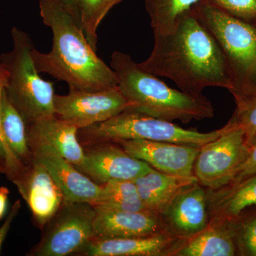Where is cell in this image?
<instances>
[{
    "mask_svg": "<svg viewBox=\"0 0 256 256\" xmlns=\"http://www.w3.org/2000/svg\"><path fill=\"white\" fill-rule=\"evenodd\" d=\"M237 255L230 222L210 220L203 230L184 239L172 256H234Z\"/></svg>",
    "mask_w": 256,
    "mask_h": 256,
    "instance_id": "20",
    "label": "cell"
},
{
    "mask_svg": "<svg viewBox=\"0 0 256 256\" xmlns=\"http://www.w3.org/2000/svg\"><path fill=\"white\" fill-rule=\"evenodd\" d=\"M163 232L160 216L150 212L96 210L94 238H136Z\"/></svg>",
    "mask_w": 256,
    "mask_h": 256,
    "instance_id": "16",
    "label": "cell"
},
{
    "mask_svg": "<svg viewBox=\"0 0 256 256\" xmlns=\"http://www.w3.org/2000/svg\"><path fill=\"white\" fill-rule=\"evenodd\" d=\"M222 136L201 146L194 165V175L208 190L228 184L248 153L244 130L230 120Z\"/></svg>",
    "mask_w": 256,
    "mask_h": 256,
    "instance_id": "8",
    "label": "cell"
},
{
    "mask_svg": "<svg viewBox=\"0 0 256 256\" xmlns=\"http://www.w3.org/2000/svg\"><path fill=\"white\" fill-rule=\"evenodd\" d=\"M1 124L6 142L15 156L23 164L31 161L32 154L28 144L26 124L8 100L5 90L1 102Z\"/></svg>",
    "mask_w": 256,
    "mask_h": 256,
    "instance_id": "22",
    "label": "cell"
},
{
    "mask_svg": "<svg viewBox=\"0 0 256 256\" xmlns=\"http://www.w3.org/2000/svg\"><path fill=\"white\" fill-rule=\"evenodd\" d=\"M165 232L176 238H190L210 222L208 198L204 186L196 183L180 194L160 216Z\"/></svg>",
    "mask_w": 256,
    "mask_h": 256,
    "instance_id": "14",
    "label": "cell"
},
{
    "mask_svg": "<svg viewBox=\"0 0 256 256\" xmlns=\"http://www.w3.org/2000/svg\"><path fill=\"white\" fill-rule=\"evenodd\" d=\"M150 55L140 66L156 76L169 78L180 90L203 95L208 87L230 90V74L223 52L193 10L178 18L172 32L154 34Z\"/></svg>",
    "mask_w": 256,
    "mask_h": 256,
    "instance_id": "1",
    "label": "cell"
},
{
    "mask_svg": "<svg viewBox=\"0 0 256 256\" xmlns=\"http://www.w3.org/2000/svg\"><path fill=\"white\" fill-rule=\"evenodd\" d=\"M11 36L12 48L0 56L8 73L5 94L28 126L55 114L54 85L40 77L32 58L34 46L28 34L14 26Z\"/></svg>",
    "mask_w": 256,
    "mask_h": 256,
    "instance_id": "5",
    "label": "cell"
},
{
    "mask_svg": "<svg viewBox=\"0 0 256 256\" xmlns=\"http://www.w3.org/2000/svg\"><path fill=\"white\" fill-rule=\"evenodd\" d=\"M32 158L43 165L58 185L64 196V203L88 202L97 200L100 185L82 174L54 148L38 138L28 136Z\"/></svg>",
    "mask_w": 256,
    "mask_h": 256,
    "instance_id": "12",
    "label": "cell"
},
{
    "mask_svg": "<svg viewBox=\"0 0 256 256\" xmlns=\"http://www.w3.org/2000/svg\"><path fill=\"white\" fill-rule=\"evenodd\" d=\"M183 239L166 232L136 238H94L78 254L87 256H172Z\"/></svg>",
    "mask_w": 256,
    "mask_h": 256,
    "instance_id": "15",
    "label": "cell"
},
{
    "mask_svg": "<svg viewBox=\"0 0 256 256\" xmlns=\"http://www.w3.org/2000/svg\"><path fill=\"white\" fill-rule=\"evenodd\" d=\"M12 181L40 228L46 226L63 206L65 200L62 190L46 168L33 158L24 164Z\"/></svg>",
    "mask_w": 256,
    "mask_h": 256,
    "instance_id": "11",
    "label": "cell"
},
{
    "mask_svg": "<svg viewBox=\"0 0 256 256\" xmlns=\"http://www.w3.org/2000/svg\"><path fill=\"white\" fill-rule=\"evenodd\" d=\"M110 67L116 74L120 90L129 102V110L184 124L214 116L212 102L204 96L192 95L168 86L128 54L114 52Z\"/></svg>",
    "mask_w": 256,
    "mask_h": 256,
    "instance_id": "3",
    "label": "cell"
},
{
    "mask_svg": "<svg viewBox=\"0 0 256 256\" xmlns=\"http://www.w3.org/2000/svg\"><path fill=\"white\" fill-rule=\"evenodd\" d=\"M148 212L160 216L184 190L198 183L196 176H176L152 169L134 180Z\"/></svg>",
    "mask_w": 256,
    "mask_h": 256,
    "instance_id": "17",
    "label": "cell"
},
{
    "mask_svg": "<svg viewBox=\"0 0 256 256\" xmlns=\"http://www.w3.org/2000/svg\"><path fill=\"white\" fill-rule=\"evenodd\" d=\"M116 1H117V2H118V4H119V3H120V2H122V0H116Z\"/></svg>",
    "mask_w": 256,
    "mask_h": 256,
    "instance_id": "33",
    "label": "cell"
},
{
    "mask_svg": "<svg viewBox=\"0 0 256 256\" xmlns=\"http://www.w3.org/2000/svg\"><path fill=\"white\" fill-rule=\"evenodd\" d=\"M78 128L56 114L26 126V136L44 141L75 166L82 164L84 150L78 139Z\"/></svg>",
    "mask_w": 256,
    "mask_h": 256,
    "instance_id": "19",
    "label": "cell"
},
{
    "mask_svg": "<svg viewBox=\"0 0 256 256\" xmlns=\"http://www.w3.org/2000/svg\"><path fill=\"white\" fill-rule=\"evenodd\" d=\"M236 108L229 120L245 132L248 146L256 133V96L236 102Z\"/></svg>",
    "mask_w": 256,
    "mask_h": 256,
    "instance_id": "26",
    "label": "cell"
},
{
    "mask_svg": "<svg viewBox=\"0 0 256 256\" xmlns=\"http://www.w3.org/2000/svg\"><path fill=\"white\" fill-rule=\"evenodd\" d=\"M202 2L239 20L256 22V0H203Z\"/></svg>",
    "mask_w": 256,
    "mask_h": 256,
    "instance_id": "27",
    "label": "cell"
},
{
    "mask_svg": "<svg viewBox=\"0 0 256 256\" xmlns=\"http://www.w3.org/2000/svg\"><path fill=\"white\" fill-rule=\"evenodd\" d=\"M256 174V133L248 144V153L246 159L230 178V184H236L244 181Z\"/></svg>",
    "mask_w": 256,
    "mask_h": 256,
    "instance_id": "28",
    "label": "cell"
},
{
    "mask_svg": "<svg viewBox=\"0 0 256 256\" xmlns=\"http://www.w3.org/2000/svg\"><path fill=\"white\" fill-rule=\"evenodd\" d=\"M118 4L116 0H79L82 28L88 42L95 50H97L98 28L108 13Z\"/></svg>",
    "mask_w": 256,
    "mask_h": 256,
    "instance_id": "24",
    "label": "cell"
},
{
    "mask_svg": "<svg viewBox=\"0 0 256 256\" xmlns=\"http://www.w3.org/2000/svg\"><path fill=\"white\" fill-rule=\"evenodd\" d=\"M55 114L78 129L104 122L130 108L118 86L101 92L69 90L54 95Z\"/></svg>",
    "mask_w": 256,
    "mask_h": 256,
    "instance_id": "9",
    "label": "cell"
},
{
    "mask_svg": "<svg viewBox=\"0 0 256 256\" xmlns=\"http://www.w3.org/2000/svg\"><path fill=\"white\" fill-rule=\"evenodd\" d=\"M96 210L148 212L133 181L118 180L100 185L97 200L92 204Z\"/></svg>",
    "mask_w": 256,
    "mask_h": 256,
    "instance_id": "21",
    "label": "cell"
},
{
    "mask_svg": "<svg viewBox=\"0 0 256 256\" xmlns=\"http://www.w3.org/2000/svg\"><path fill=\"white\" fill-rule=\"evenodd\" d=\"M203 0H146V8L153 34H168L174 30L178 18Z\"/></svg>",
    "mask_w": 256,
    "mask_h": 256,
    "instance_id": "23",
    "label": "cell"
},
{
    "mask_svg": "<svg viewBox=\"0 0 256 256\" xmlns=\"http://www.w3.org/2000/svg\"><path fill=\"white\" fill-rule=\"evenodd\" d=\"M20 208H21V203H20V200H18V201L14 202V204L12 206L11 210H10L6 220H5L2 226L0 227V250H1L3 242H4L5 238L8 236V232L11 228L13 220L16 218L18 212H20Z\"/></svg>",
    "mask_w": 256,
    "mask_h": 256,
    "instance_id": "30",
    "label": "cell"
},
{
    "mask_svg": "<svg viewBox=\"0 0 256 256\" xmlns=\"http://www.w3.org/2000/svg\"><path fill=\"white\" fill-rule=\"evenodd\" d=\"M130 156L146 162L164 174L191 176L200 148L176 143L144 140H128L116 142Z\"/></svg>",
    "mask_w": 256,
    "mask_h": 256,
    "instance_id": "13",
    "label": "cell"
},
{
    "mask_svg": "<svg viewBox=\"0 0 256 256\" xmlns=\"http://www.w3.org/2000/svg\"><path fill=\"white\" fill-rule=\"evenodd\" d=\"M86 146L84 162L75 168L98 184L118 180L134 181L153 169L142 160L130 156L116 143Z\"/></svg>",
    "mask_w": 256,
    "mask_h": 256,
    "instance_id": "10",
    "label": "cell"
},
{
    "mask_svg": "<svg viewBox=\"0 0 256 256\" xmlns=\"http://www.w3.org/2000/svg\"><path fill=\"white\" fill-rule=\"evenodd\" d=\"M9 193V190L8 188H4V186L0 188V220L4 214Z\"/></svg>",
    "mask_w": 256,
    "mask_h": 256,
    "instance_id": "32",
    "label": "cell"
},
{
    "mask_svg": "<svg viewBox=\"0 0 256 256\" xmlns=\"http://www.w3.org/2000/svg\"><path fill=\"white\" fill-rule=\"evenodd\" d=\"M96 216L92 204L64 203L46 224L42 240L30 255L66 256L78 254L94 238Z\"/></svg>",
    "mask_w": 256,
    "mask_h": 256,
    "instance_id": "7",
    "label": "cell"
},
{
    "mask_svg": "<svg viewBox=\"0 0 256 256\" xmlns=\"http://www.w3.org/2000/svg\"><path fill=\"white\" fill-rule=\"evenodd\" d=\"M43 22L52 30L48 53L34 47L32 58L40 73L66 82L69 90L96 92L118 87L116 74L98 56L82 26L58 0H40Z\"/></svg>",
    "mask_w": 256,
    "mask_h": 256,
    "instance_id": "2",
    "label": "cell"
},
{
    "mask_svg": "<svg viewBox=\"0 0 256 256\" xmlns=\"http://www.w3.org/2000/svg\"><path fill=\"white\" fill-rule=\"evenodd\" d=\"M193 11L223 52L236 102L256 96V22H246L205 3Z\"/></svg>",
    "mask_w": 256,
    "mask_h": 256,
    "instance_id": "4",
    "label": "cell"
},
{
    "mask_svg": "<svg viewBox=\"0 0 256 256\" xmlns=\"http://www.w3.org/2000/svg\"><path fill=\"white\" fill-rule=\"evenodd\" d=\"M230 222L237 255L256 256V214L246 216L242 213Z\"/></svg>",
    "mask_w": 256,
    "mask_h": 256,
    "instance_id": "25",
    "label": "cell"
},
{
    "mask_svg": "<svg viewBox=\"0 0 256 256\" xmlns=\"http://www.w3.org/2000/svg\"><path fill=\"white\" fill-rule=\"evenodd\" d=\"M210 220L232 222L249 207L256 206V174L217 190L207 188Z\"/></svg>",
    "mask_w": 256,
    "mask_h": 256,
    "instance_id": "18",
    "label": "cell"
},
{
    "mask_svg": "<svg viewBox=\"0 0 256 256\" xmlns=\"http://www.w3.org/2000/svg\"><path fill=\"white\" fill-rule=\"evenodd\" d=\"M8 82V73L4 66L0 63V144L2 146L6 154L8 164L10 168H14L20 164V160L12 151L3 132L1 124V102Z\"/></svg>",
    "mask_w": 256,
    "mask_h": 256,
    "instance_id": "29",
    "label": "cell"
},
{
    "mask_svg": "<svg viewBox=\"0 0 256 256\" xmlns=\"http://www.w3.org/2000/svg\"><path fill=\"white\" fill-rule=\"evenodd\" d=\"M68 10L69 12L73 15L76 21L82 26L80 21V6L79 0H58Z\"/></svg>",
    "mask_w": 256,
    "mask_h": 256,
    "instance_id": "31",
    "label": "cell"
},
{
    "mask_svg": "<svg viewBox=\"0 0 256 256\" xmlns=\"http://www.w3.org/2000/svg\"><path fill=\"white\" fill-rule=\"evenodd\" d=\"M228 127L227 122L220 129L201 132L196 129H184L173 122L137 111L127 110L104 122L79 129L77 134L79 142L85 146L144 140L201 148L222 136Z\"/></svg>",
    "mask_w": 256,
    "mask_h": 256,
    "instance_id": "6",
    "label": "cell"
}]
</instances>
